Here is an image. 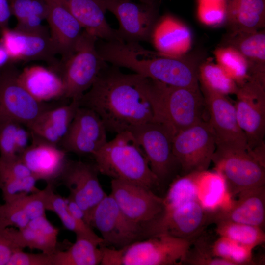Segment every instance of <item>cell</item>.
<instances>
[{"instance_id": "obj_1", "label": "cell", "mask_w": 265, "mask_h": 265, "mask_svg": "<svg viewBox=\"0 0 265 265\" xmlns=\"http://www.w3.org/2000/svg\"><path fill=\"white\" fill-rule=\"evenodd\" d=\"M79 101L98 114L107 131L116 134L155 122L151 80L112 65L102 70Z\"/></svg>"}, {"instance_id": "obj_2", "label": "cell", "mask_w": 265, "mask_h": 265, "mask_svg": "<svg viewBox=\"0 0 265 265\" xmlns=\"http://www.w3.org/2000/svg\"><path fill=\"white\" fill-rule=\"evenodd\" d=\"M96 47L103 60L112 65L170 86L199 87L198 69L203 61L198 54L170 55L147 50L138 43L118 41L99 40Z\"/></svg>"}, {"instance_id": "obj_3", "label": "cell", "mask_w": 265, "mask_h": 265, "mask_svg": "<svg viewBox=\"0 0 265 265\" xmlns=\"http://www.w3.org/2000/svg\"><path fill=\"white\" fill-rule=\"evenodd\" d=\"M92 156L99 173L112 179L136 184L152 190L160 187L142 148L131 131L116 134Z\"/></svg>"}, {"instance_id": "obj_4", "label": "cell", "mask_w": 265, "mask_h": 265, "mask_svg": "<svg viewBox=\"0 0 265 265\" xmlns=\"http://www.w3.org/2000/svg\"><path fill=\"white\" fill-rule=\"evenodd\" d=\"M151 80L155 122L165 126L174 136L205 120L207 108L200 87H176Z\"/></svg>"}, {"instance_id": "obj_5", "label": "cell", "mask_w": 265, "mask_h": 265, "mask_svg": "<svg viewBox=\"0 0 265 265\" xmlns=\"http://www.w3.org/2000/svg\"><path fill=\"white\" fill-rule=\"evenodd\" d=\"M192 242L167 234L156 235L121 248L101 246L102 265H182Z\"/></svg>"}, {"instance_id": "obj_6", "label": "cell", "mask_w": 265, "mask_h": 265, "mask_svg": "<svg viewBox=\"0 0 265 265\" xmlns=\"http://www.w3.org/2000/svg\"><path fill=\"white\" fill-rule=\"evenodd\" d=\"M98 39L83 30L74 52L60 61L55 72L63 84V98L80 100L108 65L98 53Z\"/></svg>"}, {"instance_id": "obj_7", "label": "cell", "mask_w": 265, "mask_h": 265, "mask_svg": "<svg viewBox=\"0 0 265 265\" xmlns=\"http://www.w3.org/2000/svg\"><path fill=\"white\" fill-rule=\"evenodd\" d=\"M216 148L215 137L208 120L201 121L177 133L172 149L181 176L208 170Z\"/></svg>"}, {"instance_id": "obj_8", "label": "cell", "mask_w": 265, "mask_h": 265, "mask_svg": "<svg viewBox=\"0 0 265 265\" xmlns=\"http://www.w3.org/2000/svg\"><path fill=\"white\" fill-rule=\"evenodd\" d=\"M212 161L215 171L223 178L231 198L265 185V163L251 150H215Z\"/></svg>"}, {"instance_id": "obj_9", "label": "cell", "mask_w": 265, "mask_h": 265, "mask_svg": "<svg viewBox=\"0 0 265 265\" xmlns=\"http://www.w3.org/2000/svg\"><path fill=\"white\" fill-rule=\"evenodd\" d=\"M142 148L160 186L180 175V166L172 149L174 136L163 125L146 123L131 131Z\"/></svg>"}, {"instance_id": "obj_10", "label": "cell", "mask_w": 265, "mask_h": 265, "mask_svg": "<svg viewBox=\"0 0 265 265\" xmlns=\"http://www.w3.org/2000/svg\"><path fill=\"white\" fill-rule=\"evenodd\" d=\"M87 222L101 234V246L119 249L146 238L145 229L126 217L111 194L94 208Z\"/></svg>"}, {"instance_id": "obj_11", "label": "cell", "mask_w": 265, "mask_h": 265, "mask_svg": "<svg viewBox=\"0 0 265 265\" xmlns=\"http://www.w3.org/2000/svg\"><path fill=\"white\" fill-rule=\"evenodd\" d=\"M19 73L12 62L0 69V123L12 121L27 127L51 107L27 92L19 81Z\"/></svg>"}, {"instance_id": "obj_12", "label": "cell", "mask_w": 265, "mask_h": 265, "mask_svg": "<svg viewBox=\"0 0 265 265\" xmlns=\"http://www.w3.org/2000/svg\"><path fill=\"white\" fill-rule=\"evenodd\" d=\"M118 21V35L122 42H150L160 18L159 6L127 0H97Z\"/></svg>"}, {"instance_id": "obj_13", "label": "cell", "mask_w": 265, "mask_h": 265, "mask_svg": "<svg viewBox=\"0 0 265 265\" xmlns=\"http://www.w3.org/2000/svg\"><path fill=\"white\" fill-rule=\"evenodd\" d=\"M211 214L212 211L204 208L198 201L164 210L146 227V237L164 234L193 242L212 224Z\"/></svg>"}, {"instance_id": "obj_14", "label": "cell", "mask_w": 265, "mask_h": 265, "mask_svg": "<svg viewBox=\"0 0 265 265\" xmlns=\"http://www.w3.org/2000/svg\"><path fill=\"white\" fill-rule=\"evenodd\" d=\"M208 121L214 133L217 151L248 150L233 105L226 96L201 86Z\"/></svg>"}, {"instance_id": "obj_15", "label": "cell", "mask_w": 265, "mask_h": 265, "mask_svg": "<svg viewBox=\"0 0 265 265\" xmlns=\"http://www.w3.org/2000/svg\"><path fill=\"white\" fill-rule=\"evenodd\" d=\"M111 188L110 194L123 213L145 230L164 211L163 197L150 189L114 179L111 180Z\"/></svg>"}, {"instance_id": "obj_16", "label": "cell", "mask_w": 265, "mask_h": 265, "mask_svg": "<svg viewBox=\"0 0 265 265\" xmlns=\"http://www.w3.org/2000/svg\"><path fill=\"white\" fill-rule=\"evenodd\" d=\"M234 105L238 124L244 133L248 150L264 143L265 85L252 80L238 86Z\"/></svg>"}, {"instance_id": "obj_17", "label": "cell", "mask_w": 265, "mask_h": 265, "mask_svg": "<svg viewBox=\"0 0 265 265\" xmlns=\"http://www.w3.org/2000/svg\"><path fill=\"white\" fill-rule=\"evenodd\" d=\"M106 131L95 111L80 106L59 144L67 152L92 155L107 142Z\"/></svg>"}, {"instance_id": "obj_18", "label": "cell", "mask_w": 265, "mask_h": 265, "mask_svg": "<svg viewBox=\"0 0 265 265\" xmlns=\"http://www.w3.org/2000/svg\"><path fill=\"white\" fill-rule=\"evenodd\" d=\"M0 43L6 50L10 61H43L50 69H57L60 62L55 56L59 54L50 34L25 33L9 28L0 31Z\"/></svg>"}, {"instance_id": "obj_19", "label": "cell", "mask_w": 265, "mask_h": 265, "mask_svg": "<svg viewBox=\"0 0 265 265\" xmlns=\"http://www.w3.org/2000/svg\"><path fill=\"white\" fill-rule=\"evenodd\" d=\"M98 173L95 164L69 160L59 179L68 189V197L85 212L87 224L91 211L107 195L99 182Z\"/></svg>"}, {"instance_id": "obj_20", "label": "cell", "mask_w": 265, "mask_h": 265, "mask_svg": "<svg viewBox=\"0 0 265 265\" xmlns=\"http://www.w3.org/2000/svg\"><path fill=\"white\" fill-rule=\"evenodd\" d=\"M31 138V144L18 155L37 181L53 185L59 179L69 160L67 152L57 145L32 135Z\"/></svg>"}, {"instance_id": "obj_21", "label": "cell", "mask_w": 265, "mask_h": 265, "mask_svg": "<svg viewBox=\"0 0 265 265\" xmlns=\"http://www.w3.org/2000/svg\"><path fill=\"white\" fill-rule=\"evenodd\" d=\"M237 201L212 211V224L229 221L253 225L264 229L265 185L241 192Z\"/></svg>"}, {"instance_id": "obj_22", "label": "cell", "mask_w": 265, "mask_h": 265, "mask_svg": "<svg viewBox=\"0 0 265 265\" xmlns=\"http://www.w3.org/2000/svg\"><path fill=\"white\" fill-rule=\"evenodd\" d=\"M43 1L47 7L46 20L51 37L61 56V61H64L74 52L83 29L59 0Z\"/></svg>"}, {"instance_id": "obj_23", "label": "cell", "mask_w": 265, "mask_h": 265, "mask_svg": "<svg viewBox=\"0 0 265 265\" xmlns=\"http://www.w3.org/2000/svg\"><path fill=\"white\" fill-rule=\"evenodd\" d=\"M230 46L238 51L247 62L248 79L265 85V30L242 33L227 32L221 45Z\"/></svg>"}, {"instance_id": "obj_24", "label": "cell", "mask_w": 265, "mask_h": 265, "mask_svg": "<svg viewBox=\"0 0 265 265\" xmlns=\"http://www.w3.org/2000/svg\"><path fill=\"white\" fill-rule=\"evenodd\" d=\"M80 106L79 100H73L68 104L49 108L26 127L31 135L57 145L67 132Z\"/></svg>"}, {"instance_id": "obj_25", "label": "cell", "mask_w": 265, "mask_h": 265, "mask_svg": "<svg viewBox=\"0 0 265 265\" xmlns=\"http://www.w3.org/2000/svg\"><path fill=\"white\" fill-rule=\"evenodd\" d=\"M150 42L159 52L179 56L188 53L192 38L190 29L181 21L170 15L160 17Z\"/></svg>"}, {"instance_id": "obj_26", "label": "cell", "mask_w": 265, "mask_h": 265, "mask_svg": "<svg viewBox=\"0 0 265 265\" xmlns=\"http://www.w3.org/2000/svg\"><path fill=\"white\" fill-rule=\"evenodd\" d=\"M7 232L13 242L21 249H38L49 254L58 250L59 229L42 216L31 220L27 226L16 229L7 227Z\"/></svg>"}, {"instance_id": "obj_27", "label": "cell", "mask_w": 265, "mask_h": 265, "mask_svg": "<svg viewBox=\"0 0 265 265\" xmlns=\"http://www.w3.org/2000/svg\"><path fill=\"white\" fill-rule=\"evenodd\" d=\"M77 20L83 29L98 39L119 41L116 29L107 23L106 10L97 0H59Z\"/></svg>"}, {"instance_id": "obj_28", "label": "cell", "mask_w": 265, "mask_h": 265, "mask_svg": "<svg viewBox=\"0 0 265 265\" xmlns=\"http://www.w3.org/2000/svg\"><path fill=\"white\" fill-rule=\"evenodd\" d=\"M225 24L234 33L264 29L265 0H227Z\"/></svg>"}, {"instance_id": "obj_29", "label": "cell", "mask_w": 265, "mask_h": 265, "mask_svg": "<svg viewBox=\"0 0 265 265\" xmlns=\"http://www.w3.org/2000/svg\"><path fill=\"white\" fill-rule=\"evenodd\" d=\"M19 80L27 92L37 101L45 103L63 98L64 89L59 76L50 68L34 66L20 72Z\"/></svg>"}, {"instance_id": "obj_30", "label": "cell", "mask_w": 265, "mask_h": 265, "mask_svg": "<svg viewBox=\"0 0 265 265\" xmlns=\"http://www.w3.org/2000/svg\"><path fill=\"white\" fill-rule=\"evenodd\" d=\"M102 243L87 238L76 237L75 242L65 250L53 254V265H100Z\"/></svg>"}, {"instance_id": "obj_31", "label": "cell", "mask_w": 265, "mask_h": 265, "mask_svg": "<svg viewBox=\"0 0 265 265\" xmlns=\"http://www.w3.org/2000/svg\"><path fill=\"white\" fill-rule=\"evenodd\" d=\"M198 185V201L207 210L225 207L232 201L223 178L215 171L199 172Z\"/></svg>"}, {"instance_id": "obj_32", "label": "cell", "mask_w": 265, "mask_h": 265, "mask_svg": "<svg viewBox=\"0 0 265 265\" xmlns=\"http://www.w3.org/2000/svg\"><path fill=\"white\" fill-rule=\"evenodd\" d=\"M53 185L48 184L46 191V209L55 213L60 219L64 227L75 233L76 237L87 238L103 242L101 237L98 236L92 228L86 223L77 220L70 213L66 198L54 193Z\"/></svg>"}, {"instance_id": "obj_33", "label": "cell", "mask_w": 265, "mask_h": 265, "mask_svg": "<svg viewBox=\"0 0 265 265\" xmlns=\"http://www.w3.org/2000/svg\"><path fill=\"white\" fill-rule=\"evenodd\" d=\"M199 172L178 175L169 184L163 198L164 210L181 206L188 202L198 201Z\"/></svg>"}, {"instance_id": "obj_34", "label": "cell", "mask_w": 265, "mask_h": 265, "mask_svg": "<svg viewBox=\"0 0 265 265\" xmlns=\"http://www.w3.org/2000/svg\"><path fill=\"white\" fill-rule=\"evenodd\" d=\"M219 236L226 238L238 244L252 249L265 242L264 230L246 224L222 221L215 224Z\"/></svg>"}, {"instance_id": "obj_35", "label": "cell", "mask_w": 265, "mask_h": 265, "mask_svg": "<svg viewBox=\"0 0 265 265\" xmlns=\"http://www.w3.org/2000/svg\"><path fill=\"white\" fill-rule=\"evenodd\" d=\"M198 80L201 86L227 96L235 94L238 85L217 63L203 61L199 67Z\"/></svg>"}, {"instance_id": "obj_36", "label": "cell", "mask_w": 265, "mask_h": 265, "mask_svg": "<svg viewBox=\"0 0 265 265\" xmlns=\"http://www.w3.org/2000/svg\"><path fill=\"white\" fill-rule=\"evenodd\" d=\"M218 64L235 81L238 86L249 78L248 65L243 56L230 46H220L214 52Z\"/></svg>"}, {"instance_id": "obj_37", "label": "cell", "mask_w": 265, "mask_h": 265, "mask_svg": "<svg viewBox=\"0 0 265 265\" xmlns=\"http://www.w3.org/2000/svg\"><path fill=\"white\" fill-rule=\"evenodd\" d=\"M205 232L192 242L182 265H233L231 262L213 255L211 241Z\"/></svg>"}, {"instance_id": "obj_38", "label": "cell", "mask_w": 265, "mask_h": 265, "mask_svg": "<svg viewBox=\"0 0 265 265\" xmlns=\"http://www.w3.org/2000/svg\"><path fill=\"white\" fill-rule=\"evenodd\" d=\"M37 180L30 175L20 179L7 181L0 184V189L2 191L4 202L23 197L40 190L36 186Z\"/></svg>"}, {"instance_id": "obj_39", "label": "cell", "mask_w": 265, "mask_h": 265, "mask_svg": "<svg viewBox=\"0 0 265 265\" xmlns=\"http://www.w3.org/2000/svg\"><path fill=\"white\" fill-rule=\"evenodd\" d=\"M0 219L7 226L18 229L27 226L30 221L18 199L0 204Z\"/></svg>"}, {"instance_id": "obj_40", "label": "cell", "mask_w": 265, "mask_h": 265, "mask_svg": "<svg viewBox=\"0 0 265 265\" xmlns=\"http://www.w3.org/2000/svg\"><path fill=\"white\" fill-rule=\"evenodd\" d=\"M9 2L12 14L15 16L17 22L32 15L46 19L47 7L43 0H11Z\"/></svg>"}, {"instance_id": "obj_41", "label": "cell", "mask_w": 265, "mask_h": 265, "mask_svg": "<svg viewBox=\"0 0 265 265\" xmlns=\"http://www.w3.org/2000/svg\"><path fill=\"white\" fill-rule=\"evenodd\" d=\"M17 122L7 121L0 123V158L10 159L16 157V136L19 126Z\"/></svg>"}, {"instance_id": "obj_42", "label": "cell", "mask_w": 265, "mask_h": 265, "mask_svg": "<svg viewBox=\"0 0 265 265\" xmlns=\"http://www.w3.org/2000/svg\"><path fill=\"white\" fill-rule=\"evenodd\" d=\"M226 3L198 2L197 15L199 21L208 26H217L225 23Z\"/></svg>"}, {"instance_id": "obj_43", "label": "cell", "mask_w": 265, "mask_h": 265, "mask_svg": "<svg viewBox=\"0 0 265 265\" xmlns=\"http://www.w3.org/2000/svg\"><path fill=\"white\" fill-rule=\"evenodd\" d=\"M18 199L30 220L46 215L45 188Z\"/></svg>"}, {"instance_id": "obj_44", "label": "cell", "mask_w": 265, "mask_h": 265, "mask_svg": "<svg viewBox=\"0 0 265 265\" xmlns=\"http://www.w3.org/2000/svg\"><path fill=\"white\" fill-rule=\"evenodd\" d=\"M31 175L19 155L10 159L0 158V184L8 180Z\"/></svg>"}, {"instance_id": "obj_45", "label": "cell", "mask_w": 265, "mask_h": 265, "mask_svg": "<svg viewBox=\"0 0 265 265\" xmlns=\"http://www.w3.org/2000/svg\"><path fill=\"white\" fill-rule=\"evenodd\" d=\"M211 250L213 255L231 262L236 265L242 251V245L226 238L219 236L211 242Z\"/></svg>"}, {"instance_id": "obj_46", "label": "cell", "mask_w": 265, "mask_h": 265, "mask_svg": "<svg viewBox=\"0 0 265 265\" xmlns=\"http://www.w3.org/2000/svg\"><path fill=\"white\" fill-rule=\"evenodd\" d=\"M53 254L31 253L17 249L11 255L7 265H53Z\"/></svg>"}, {"instance_id": "obj_47", "label": "cell", "mask_w": 265, "mask_h": 265, "mask_svg": "<svg viewBox=\"0 0 265 265\" xmlns=\"http://www.w3.org/2000/svg\"><path fill=\"white\" fill-rule=\"evenodd\" d=\"M7 227L0 219V265H7L14 252L20 249L15 245L9 236Z\"/></svg>"}, {"instance_id": "obj_48", "label": "cell", "mask_w": 265, "mask_h": 265, "mask_svg": "<svg viewBox=\"0 0 265 265\" xmlns=\"http://www.w3.org/2000/svg\"><path fill=\"white\" fill-rule=\"evenodd\" d=\"M43 20L38 15H32L23 21L18 22L13 29L19 32L30 34L48 32L42 24Z\"/></svg>"}, {"instance_id": "obj_49", "label": "cell", "mask_w": 265, "mask_h": 265, "mask_svg": "<svg viewBox=\"0 0 265 265\" xmlns=\"http://www.w3.org/2000/svg\"><path fill=\"white\" fill-rule=\"evenodd\" d=\"M26 126L20 124L17 129L15 146L18 155L22 153L29 145V138L31 137L30 132Z\"/></svg>"}, {"instance_id": "obj_50", "label": "cell", "mask_w": 265, "mask_h": 265, "mask_svg": "<svg viewBox=\"0 0 265 265\" xmlns=\"http://www.w3.org/2000/svg\"><path fill=\"white\" fill-rule=\"evenodd\" d=\"M11 15L9 0H0V31L8 28Z\"/></svg>"}, {"instance_id": "obj_51", "label": "cell", "mask_w": 265, "mask_h": 265, "mask_svg": "<svg viewBox=\"0 0 265 265\" xmlns=\"http://www.w3.org/2000/svg\"><path fill=\"white\" fill-rule=\"evenodd\" d=\"M66 200L68 210L73 217L78 221L88 224L86 215L83 210L70 197H68Z\"/></svg>"}, {"instance_id": "obj_52", "label": "cell", "mask_w": 265, "mask_h": 265, "mask_svg": "<svg viewBox=\"0 0 265 265\" xmlns=\"http://www.w3.org/2000/svg\"><path fill=\"white\" fill-rule=\"evenodd\" d=\"M138 0L139 2H141V3L159 6L160 3L162 0Z\"/></svg>"}, {"instance_id": "obj_53", "label": "cell", "mask_w": 265, "mask_h": 265, "mask_svg": "<svg viewBox=\"0 0 265 265\" xmlns=\"http://www.w3.org/2000/svg\"><path fill=\"white\" fill-rule=\"evenodd\" d=\"M198 2H209V3H226L227 0H197Z\"/></svg>"}, {"instance_id": "obj_54", "label": "cell", "mask_w": 265, "mask_h": 265, "mask_svg": "<svg viewBox=\"0 0 265 265\" xmlns=\"http://www.w3.org/2000/svg\"><path fill=\"white\" fill-rule=\"evenodd\" d=\"M11 0H9V2L11 1Z\"/></svg>"}, {"instance_id": "obj_55", "label": "cell", "mask_w": 265, "mask_h": 265, "mask_svg": "<svg viewBox=\"0 0 265 265\" xmlns=\"http://www.w3.org/2000/svg\"></svg>"}]
</instances>
